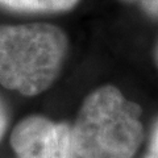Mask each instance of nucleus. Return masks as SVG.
I'll use <instances>...</instances> for the list:
<instances>
[{"label": "nucleus", "instance_id": "1", "mask_svg": "<svg viewBox=\"0 0 158 158\" xmlns=\"http://www.w3.org/2000/svg\"><path fill=\"white\" fill-rule=\"evenodd\" d=\"M69 50L65 32L52 24L0 25V85L24 96L57 81Z\"/></svg>", "mask_w": 158, "mask_h": 158}, {"label": "nucleus", "instance_id": "2", "mask_svg": "<svg viewBox=\"0 0 158 158\" xmlns=\"http://www.w3.org/2000/svg\"><path fill=\"white\" fill-rule=\"evenodd\" d=\"M141 107L112 85L92 91L73 128L79 158H133L144 140Z\"/></svg>", "mask_w": 158, "mask_h": 158}, {"label": "nucleus", "instance_id": "3", "mask_svg": "<svg viewBox=\"0 0 158 158\" xmlns=\"http://www.w3.org/2000/svg\"><path fill=\"white\" fill-rule=\"evenodd\" d=\"M11 146L17 158H79L73 128L44 116L23 118L11 133Z\"/></svg>", "mask_w": 158, "mask_h": 158}, {"label": "nucleus", "instance_id": "4", "mask_svg": "<svg viewBox=\"0 0 158 158\" xmlns=\"http://www.w3.org/2000/svg\"><path fill=\"white\" fill-rule=\"evenodd\" d=\"M81 0H0V7L17 12L57 13L70 11Z\"/></svg>", "mask_w": 158, "mask_h": 158}, {"label": "nucleus", "instance_id": "5", "mask_svg": "<svg viewBox=\"0 0 158 158\" xmlns=\"http://www.w3.org/2000/svg\"><path fill=\"white\" fill-rule=\"evenodd\" d=\"M127 2H136L140 4L141 9L146 15L158 19V0H127Z\"/></svg>", "mask_w": 158, "mask_h": 158}, {"label": "nucleus", "instance_id": "6", "mask_svg": "<svg viewBox=\"0 0 158 158\" xmlns=\"http://www.w3.org/2000/svg\"><path fill=\"white\" fill-rule=\"evenodd\" d=\"M145 158H158V120L156 121L154 127H153L150 142H149V149H148Z\"/></svg>", "mask_w": 158, "mask_h": 158}, {"label": "nucleus", "instance_id": "7", "mask_svg": "<svg viewBox=\"0 0 158 158\" xmlns=\"http://www.w3.org/2000/svg\"><path fill=\"white\" fill-rule=\"evenodd\" d=\"M6 125H7V120H6V113H4V110L2 104H0V138L3 137L4 131H6Z\"/></svg>", "mask_w": 158, "mask_h": 158}, {"label": "nucleus", "instance_id": "8", "mask_svg": "<svg viewBox=\"0 0 158 158\" xmlns=\"http://www.w3.org/2000/svg\"><path fill=\"white\" fill-rule=\"evenodd\" d=\"M154 56H156V62H157V66H158V44H157V46H156V53H154Z\"/></svg>", "mask_w": 158, "mask_h": 158}]
</instances>
